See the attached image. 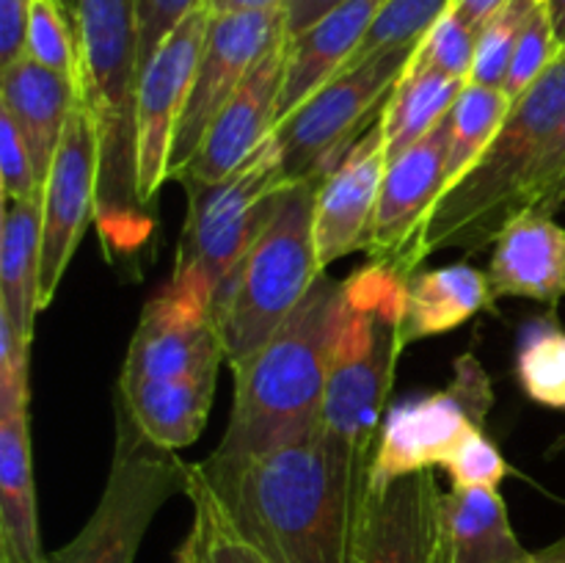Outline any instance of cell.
<instances>
[{"instance_id":"f907efd6","label":"cell","mask_w":565,"mask_h":563,"mask_svg":"<svg viewBox=\"0 0 565 563\" xmlns=\"http://www.w3.org/2000/svg\"><path fill=\"white\" fill-rule=\"evenodd\" d=\"M0 563H11V561H9V557H6V555H0Z\"/></svg>"},{"instance_id":"8992f818","label":"cell","mask_w":565,"mask_h":563,"mask_svg":"<svg viewBox=\"0 0 565 563\" xmlns=\"http://www.w3.org/2000/svg\"><path fill=\"white\" fill-rule=\"evenodd\" d=\"M318 188L320 180L281 185L259 235L215 293V323L230 364L252 357L326 274L315 241Z\"/></svg>"},{"instance_id":"4316f807","label":"cell","mask_w":565,"mask_h":563,"mask_svg":"<svg viewBox=\"0 0 565 563\" xmlns=\"http://www.w3.org/2000/svg\"><path fill=\"white\" fill-rule=\"evenodd\" d=\"M463 86H467V81H458L445 72L425 70V66L408 61L406 72L395 83V88L386 97L384 110H381L386 160L392 163L406 149L423 141L450 114Z\"/></svg>"},{"instance_id":"30bf717a","label":"cell","mask_w":565,"mask_h":563,"mask_svg":"<svg viewBox=\"0 0 565 563\" xmlns=\"http://www.w3.org/2000/svg\"><path fill=\"white\" fill-rule=\"evenodd\" d=\"M494 386L475 353L452 362V379L428 395L406 397L386 408L370 461V484L441 467L472 431L486 428Z\"/></svg>"},{"instance_id":"9c48e42d","label":"cell","mask_w":565,"mask_h":563,"mask_svg":"<svg viewBox=\"0 0 565 563\" xmlns=\"http://www.w3.org/2000/svg\"><path fill=\"white\" fill-rule=\"evenodd\" d=\"M287 182L276 136L224 180L188 185V215L174 268L196 270L215 293L241 265Z\"/></svg>"},{"instance_id":"5bb4252c","label":"cell","mask_w":565,"mask_h":563,"mask_svg":"<svg viewBox=\"0 0 565 563\" xmlns=\"http://www.w3.org/2000/svg\"><path fill=\"white\" fill-rule=\"evenodd\" d=\"M210 20L213 9L207 0L177 25L138 77V196L147 208H154L160 188L169 182L171 144L191 92Z\"/></svg>"},{"instance_id":"ee69618b","label":"cell","mask_w":565,"mask_h":563,"mask_svg":"<svg viewBox=\"0 0 565 563\" xmlns=\"http://www.w3.org/2000/svg\"><path fill=\"white\" fill-rule=\"evenodd\" d=\"M524 563H565V535L557 539L555 544L544 546V550L530 552V557Z\"/></svg>"},{"instance_id":"ac0fdd59","label":"cell","mask_w":565,"mask_h":563,"mask_svg":"<svg viewBox=\"0 0 565 563\" xmlns=\"http://www.w3.org/2000/svg\"><path fill=\"white\" fill-rule=\"evenodd\" d=\"M386 166L390 160L379 116L373 127L348 149L345 158L320 180L315 202V241L323 270L348 254L367 252Z\"/></svg>"},{"instance_id":"277c9868","label":"cell","mask_w":565,"mask_h":563,"mask_svg":"<svg viewBox=\"0 0 565 563\" xmlns=\"http://www.w3.org/2000/svg\"><path fill=\"white\" fill-rule=\"evenodd\" d=\"M565 116V47L555 64L511 105L483 158L436 204L423 259L458 248L478 254L519 215V196Z\"/></svg>"},{"instance_id":"9a60e30c","label":"cell","mask_w":565,"mask_h":563,"mask_svg":"<svg viewBox=\"0 0 565 563\" xmlns=\"http://www.w3.org/2000/svg\"><path fill=\"white\" fill-rule=\"evenodd\" d=\"M97 136L86 108L77 105L42 188L39 312L53 304L83 232L97 221Z\"/></svg>"},{"instance_id":"2e32d148","label":"cell","mask_w":565,"mask_h":563,"mask_svg":"<svg viewBox=\"0 0 565 563\" xmlns=\"http://www.w3.org/2000/svg\"><path fill=\"white\" fill-rule=\"evenodd\" d=\"M287 72V33L257 61L230 103L204 132L196 155L174 177L182 188L210 185L246 163L279 125L281 88Z\"/></svg>"},{"instance_id":"4fadbf2b","label":"cell","mask_w":565,"mask_h":563,"mask_svg":"<svg viewBox=\"0 0 565 563\" xmlns=\"http://www.w3.org/2000/svg\"><path fill=\"white\" fill-rule=\"evenodd\" d=\"M450 114L412 149L386 166L370 235V263L390 265L412 279L423 268V235L447 191Z\"/></svg>"},{"instance_id":"f546056e","label":"cell","mask_w":565,"mask_h":563,"mask_svg":"<svg viewBox=\"0 0 565 563\" xmlns=\"http://www.w3.org/2000/svg\"><path fill=\"white\" fill-rule=\"evenodd\" d=\"M188 497L193 506V524L188 535L193 539L196 563H265V557L230 522L218 497L199 472V464L191 469Z\"/></svg>"},{"instance_id":"74e56055","label":"cell","mask_w":565,"mask_h":563,"mask_svg":"<svg viewBox=\"0 0 565 563\" xmlns=\"http://www.w3.org/2000/svg\"><path fill=\"white\" fill-rule=\"evenodd\" d=\"M565 204V116L561 127L552 136L550 147L541 155L539 166L530 174L522 196H519V213L533 210V213L555 215Z\"/></svg>"},{"instance_id":"ffe728a7","label":"cell","mask_w":565,"mask_h":563,"mask_svg":"<svg viewBox=\"0 0 565 563\" xmlns=\"http://www.w3.org/2000/svg\"><path fill=\"white\" fill-rule=\"evenodd\" d=\"M486 274L494 298L555 307L565 296V230L555 215L524 210L497 235Z\"/></svg>"},{"instance_id":"7402d4cb","label":"cell","mask_w":565,"mask_h":563,"mask_svg":"<svg viewBox=\"0 0 565 563\" xmlns=\"http://www.w3.org/2000/svg\"><path fill=\"white\" fill-rule=\"evenodd\" d=\"M81 105V88L72 77L20 55L0 66V108L17 121L31 147L39 180H47L55 149L64 138L72 110Z\"/></svg>"},{"instance_id":"5b68a950","label":"cell","mask_w":565,"mask_h":563,"mask_svg":"<svg viewBox=\"0 0 565 563\" xmlns=\"http://www.w3.org/2000/svg\"><path fill=\"white\" fill-rule=\"evenodd\" d=\"M408 276L381 263H364L345 276V301L331 353L323 425L373 461L386 417L395 368L406 340Z\"/></svg>"},{"instance_id":"b9f144b4","label":"cell","mask_w":565,"mask_h":563,"mask_svg":"<svg viewBox=\"0 0 565 563\" xmlns=\"http://www.w3.org/2000/svg\"><path fill=\"white\" fill-rule=\"evenodd\" d=\"M505 3L508 0H456L452 9H456L475 31H480V28H483Z\"/></svg>"},{"instance_id":"603a6c76","label":"cell","mask_w":565,"mask_h":563,"mask_svg":"<svg viewBox=\"0 0 565 563\" xmlns=\"http://www.w3.org/2000/svg\"><path fill=\"white\" fill-rule=\"evenodd\" d=\"M215 397L213 379H119L116 401L136 428L163 450H182L204 431Z\"/></svg>"},{"instance_id":"4dcf8cb0","label":"cell","mask_w":565,"mask_h":563,"mask_svg":"<svg viewBox=\"0 0 565 563\" xmlns=\"http://www.w3.org/2000/svg\"><path fill=\"white\" fill-rule=\"evenodd\" d=\"M25 55L58 75L72 77L81 88V33L75 11L61 0H31Z\"/></svg>"},{"instance_id":"e0dca14e","label":"cell","mask_w":565,"mask_h":563,"mask_svg":"<svg viewBox=\"0 0 565 563\" xmlns=\"http://www.w3.org/2000/svg\"><path fill=\"white\" fill-rule=\"evenodd\" d=\"M441 491L434 469L370 484L353 563H436L441 544Z\"/></svg>"},{"instance_id":"f35d334b","label":"cell","mask_w":565,"mask_h":563,"mask_svg":"<svg viewBox=\"0 0 565 563\" xmlns=\"http://www.w3.org/2000/svg\"><path fill=\"white\" fill-rule=\"evenodd\" d=\"M207 0H138V53H141V70L149 64L160 44L177 31L188 14Z\"/></svg>"},{"instance_id":"836d02e7","label":"cell","mask_w":565,"mask_h":563,"mask_svg":"<svg viewBox=\"0 0 565 563\" xmlns=\"http://www.w3.org/2000/svg\"><path fill=\"white\" fill-rule=\"evenodd\" d=\"M475 50H478V31L450 6L439 17V22L419 39L412 64L445 72V75L469 83L475 66Z\"/></svg>"},{"instance_id":"6da1fadb","label":"cell","mask_w":565,"mask_h":563,"mask_svg":"<svg viewBox=\"0 0 565 563\" xmlns=\"http://www.w3.org/2000/svg\"><path fill=\"white\" fill-rule=\"evenodd\" d=\"M199 472L265 563H353L370 456L326 428L252 458H213Z\"/></svg>"},{"instance_id":"7dc6e473","label":"cell","mask_w":565,"mask_h":563,"mask_svg":"<svg viewBox=\"0 0 565 563\" xmlns=\"http://www.w3.org/2000/svg\"><path fill=\"white\" fill-rule=\"evenodd\" d=\"M436 563H452L450 546H447V539H445V530H441V544H439V552H436Z\"/></svg>"},{"instance_id":"484cf974","label":"cell","mask_w":565,"mask_h":563,"mask_svg":"<svg viewBox=\"0 0 565 563\" xmlns=\"http://www.w3.org/2000/svg\"><path fill=\"white\" fill-rule=\"evenodd\" d=\"M441 530L452 563H524L500 489H450L441 497Z\"/></svg>"},{"instance_id":"52a82bcc","label":"cell","mask_w":565,"mask_h":563,"mask_svg":"<svg viewBox=\"0 0 565 563\" xmlns=\"http://www.w3.org/2000/svg\"><path fill=\"white\" fill-rule=\"evenodd\" d=\"M114 412V458L97 508L70 544L50 552L47 563H136L160 508L174 495H188L193 464L152 445L119 401Z\"/></svg>"},{"instance_id":"d4e9b609","label":"cell","mask_w":565,"mask_h":563,"mask_svg":"<svg viewBox=\"0 0 565 563\" xmlns=\"http://www.w3.org/2000/svg\"><path fill=\"white\" fill-rule=\"evenodd\" d=\"M39 257H42V196L3 202L0 315L9 318L25 346L33 342V326L39 315Z\"/></svg>"},{"instance_id":"e575fe53","label":"cell","mask_w":565,"mask_h":563,"mask_svg":"<svg viewBox=\"0 0 565 563\" xmlns=\"http://www.w3.org/2000/svg\"><path fill=\"white\" fill-rule=\"evenodd\" d=\"M563 44L557 42V33L552 28L550 11H546V0H541L539 9L533 11V17L524 25L522 36H519L516 50H513L511 66H508L505 83H502V92H505L508 103H516L552 64L561 55Z\"/></svg>"},{"instance_id":"8fae6325","label":"cell","mask_w":565,"mask_h":563,"mask_svg":"<svg viewBox=\"0 0 565 563\" xmlns=\"http://www.w3.org/2000/svg\"><path fill=\"white\" fill-rule=\"evenodd\" d=\"M215 290L196 270L174 268L152 293L127 346L119 379H213L226 362Z\"/></svg>"},{"instance_id":"ab89813d","label":"cell","mask_w":565,"mask_h":563,"mask_svg":"<svg viewBox=\"0 0 565 563\" xmlns=\"http://www.w3.org/2000/svg\"><path fill=\"white\" fill-rule=\"evenodd\" d=\"M31 0H0V66L25 55Z\"/></svg>"},{"instance_id":"c3c4849f","label":"cell","mask_w":565,"mask_h":563,"mask_svg":"<svg viewBox=\"0 0 565 563\" xmlns=\"http://www.w3.org/2000/svg\"><path fill=\"white\" fill-rule=\"evenodd\" d=\"M550 456H552V458H565V434H563V436H557V439L552 442Z\"/></svg>"},{"instance_id":"83f0119b","label":"cell","mask_w":565,"mask_h":563,"mask_svg":"<svg viewBox=\"0 0 565 563\" xmlns=\"http://www.w3.org/2000/svg\"><path fill=\"white\" fill-rule=\"evenodd\" d=\"M511 103H508L502 88L478 86L467 83L458 94L456 105L450 110V152H447V191L469 174L475 163L483 158L489 144L494 141L497 130L505 121ZM445 191V193H447Z\"/></svg>"},{"instance_id":"bcb514c9","label":"cell","mask_w":565,"mask_h":563,"mask_svg":"<svg viewBox=\"0 0 565 563\" xmlns=\"http://www.w3.org/2000/svg\"><path fill=\"white\" fill-rule=\"evenodd\" d=\"M174 563H196V550H193L191 535H185L182 546L174 552Z\"/></svg>"},{"instance_id":"cb8c5ba5","label":"cell","mask_w":565,"mask_h":563,"mask_svg":"<svg viewBox=\"0 0 565 563\" xmlns=\"http://www.w3.org/2000/svg\"><path fill=\"white\" fill-rule=\"evenodd\" d=\"M489 274L469 263L423 270L408 279L403 340L406 346L447 334L494 304Z\"/></svg>"},{"instance_id":"d590c367","label":"cell","mask_w":565,"mask_h":563,"mask_svg":"<svg viewBox=\"0 0 565 563\" xmlns=\"http://www.w3.org/2000/svg\"><path fill=\"white\" fill-rule=\"evenodd\" d=\"M441 469L450 478V489H500L508 475L505 456L489 439L486 428L472 431L456 450L450 453Z\"/></svg>"},{"instance_id":"681fc988","label":"cell","mask_w":565,"mask_h":563,"mask_svg":"<svg viewBox=\"0 0 565 563\" xmlns=\"http://www.w3.org/2000/svg\"><path fill=\"white\" fill-rule=\"evenodd\" d=\"M61 3H64V6H70V9L75 11V14H77V0H61Z\"/></svg>"},{"instance_id":"8d00e7d4","label":"cell","mask_w":565,"mask_h":563,"mask_svg":"<svg viewBox=\"0 0 565 563\" xmlns=\"http://www.w3.org/2000/svg\"><path fill=\"white\" fill-rule=\"evenodd\" d=\"M0 191L3 202L42 196V180L36 174L31 147L3 108H0Z\"/></svg>"},{"instance_id":"3957f363","label":"cell","mask_w":565,"mask_h":563,"mask_svg":"<svg viewBox=\"0 0 565 563\" xmlns=\"http://www.w3.org/2000/svg\"><path fill=\"white\" fill-rule=\"evenodd\" d=\"M342 301L345 279L320 274L290 318L252 357L232 364L235 397L213 458L259 456L323 423Z\"/></svg>"},{"instance_id":"ba28073f","label":"cell","mask_w":565,"mask_h":563,"mask_svg":"<svg viewBox=\"0 0 565 563\" xmlns=\"http://www.w3.org/2000/svg\"><path fill=\"white\" fill-rule=\"evenodd\" d=\"M417 44H403L351 61L276 125L274 136L287 182L323 180L345 158L348 149L381 116L386 97L406 72Z\"/></svg>"},{"instance_id":"44dd1931","label":"cell","mask_w":565,"mask_h":563,"mask_svg":"<svg viewBox=\"0 0 565 563\" xmlns=\"http://www.w3.org/2000/svg\"><path fill=\"white\" fill-rule=\"evenodd\" d=\"M384 3L386 0H342L303 33L287 36V72L279 121L351 64Z\"/></svg>"},{"instance_id":"7c38bea8","label":"cell","mask_w":565,"mask_h":563,"mask_svg":"<svg viewBox=\"0 0 565 563\" xmlns=\"http://www.w3.org/2000/svg\"><path fill=\"white\" fill-rule=\"evenodd\" d=\"M285 33V9L213 14L196 72H193L191 92H188L185 108L177 125L174 144H171L169 180H174L185 169L221 108L230 103L248 72Z\"/></svg>"},{"instance_id":"f1b7e54d","label":"cell","mask_w":565,"mask_h":563,"mask_svg":"<svg viewBox=\"0 0 565 563\" xmlns=\"http://www.w3.org/2000/svg\"><path fill=\"white\" fill-rule=\"evenodd\" d=\"M516 379L530 401L565 408V329L555 318H535L516 351Z\"/></svg>"},{"instance_id":"60d3db41","label":"cell","mask_w":565,"mask_h":563,"mask_svg":"<svg viewBox=\"0 0 565 563\" xmlns=\"http://www.w3.org/2000/svg\"><path fill=\"white\" fill-rule=\"evenodd\" d=\"M340 3L342 0H287L285 6L287 36H298V33H303L312 22H318L326 11H331Z\"/></svg>"},{"instance_id":"d6986e66","label":"cell","mask_w":565,"mask_h":563,"mask_svg":"<svg viewBox=\"0 0 565 563\" xmlns=\"http://www.w3.org/2000/svg\"><path fill=\"white\" fill-rule=\"evenodd\" d=\"M28 373L0 368V555L47 563L39 539Z\"/></svg>"},{"instance_id":"7bdbcfd3","label":"cell","mask_w":565,"mask_h":563,"mask_svg":"<svg viewBox=\"0 0 565 563\" xmlns=\"http://www.w3.org/2000/svg\"><path fill=\"white\" fill-rule=\"evenodd\" d=\"M287 0H210L213 14H230V11H270L285 9Z\"/></svg>"},{"instance_id":"f6af8a7d","label":"cell","mask_w":565,"mask_h":563,"mask_svg":"<svg viewBox=\"0 0 565 563\" xmlns=\"http://www.w3.org/2000/svg\"><path fill=\"white\" fill-rule=\"evenodd\" d=\"M546 11H550V20L557 33V42L565 47V0H546Z\"/></svg>"},{"instance_id":"d6a6232c","label":"cell","mask_w":565,"mask_h":563,"mask_svg":"<svg viewBox=\"0 0 565 563\" xmlns=\"http://www.w3.org/2000/svg\"><path fill=\"white\" fill-rule=\"evenodd\" d=\"M456 0H386L353 61L390 47L417 44Z\"/></svg>"},{"instance_id":"1f68e13d","label":"cell","mask_w":565,"mask_h":563,"mask_svg":"<svg viewBox=\"0 0 565 563\" xmlns=\"http://www.w3.org/2000/svg\"><path fill=\"white\" fill-rule=\"evenodd\" d=\"M541 0H508L489 22L478 31V50H475V66L469 83L478 86L502 88L511 66L513 50H516L519 36L524 25L539 9Z\"/></svg>"},{"instance_id":"7a4b0ae2","label":"cell","mask_w":565,"mask_h":563,"mask_svg":"<svg viewBox=\"0 0 565 563\" xmlns=\"http://www.w3.org/2000/svg\"><path fill=\"white\" fill-rule=\"evenodd\" d=\"M81 105L97 136V226L105 257L132 259L154 232L138 196V0H77Z\"/></svg>"}]
</instances>
